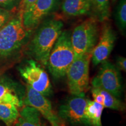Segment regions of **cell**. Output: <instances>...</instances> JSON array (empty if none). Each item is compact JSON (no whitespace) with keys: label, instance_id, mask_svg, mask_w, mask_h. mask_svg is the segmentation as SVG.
<instances>
[{"label":"cell","instance_id":"cell-1","mask_svg":"<svg viewBox=\"0 0 126 126\" xmlns=\"http://www.w3.org/2000/svg\"><path fill=\"white\" fill-rule=\"evenodd\" d=\"M64 27L61 20L49 19L43 20L36 28L34 35L29 41L27 53L42 65L47 67L52 48Z\"/></svg>","mask_w":126,"mask_h":126},{"label":"cell","instance_id":"cell-2","mask_svg":"<svg viewBox=\"0 0 126 126\" xmlns=\"http://www.w3.org/2000/svg\"><path fill=\"white\" fill-rule=\"evenodd\" d=\"M32 32L25 28L20 10L0 29V58L7 59L16 54L28 43Z\"/></svg>","mask_w":126,"mask_h":126},{"label":"cell","instance_id":"cell-3","mask_svg":"<svg viewBox=\"0 0 126 126\" xmlns=\"http://www.w3.org/2000/svg\"><path fill=\"white\" fill-rule=\"evenodd\" d=\"M71 34L68 31L61 32L48 57L47 67L52 77L57 79L65 77L68 69L74 60Z\"/></svg>","mask_w":126,"mask_h":126},{"label":"cell","instance_id":"cell-4","mask_svg":"<svg viewBox=\"0 0 126 126\" xmlns=\"http://www.w3.org/2000/svg\"><path fill=\"white\" fill-rule=\"evenodd\" d=\"M99 39V30L96 18H90L76 26L71 40L74 52V59L92 53Z\"/></svg>","mask_w":126,"mask_h":126},{"label":"cell","instance_id":"cell-5","mask_svg":"<svg viewBox=\"0 0 126 126\" xmlns=\"http://www.w3.org/2000/svg\"><path fill=\"white\" fill-rule=\"evenodd\" d=\"M92 53L75 59L66 75L69 91L72 95L85 96L89 88V65Z\"/></svg>","mask_w":126,"mask_h":126},{"label":"cell","instance_id":"cell-6","mask_svg":"<svg viewBox=\"0 0 126 126\" xmlns=\"http://www.w3.org/2000/svg\"><path fill=\"white\" fill-rule=\"evenodd\" d=\"M21 77L28 85L46 97L52 94V86L46 72L38 62L28 60L18 68Z\"/></svg>","mask_w":126,"mask_h":126},{"label":"cell","instance_id":"cell-7","mask_svg":"<svg viewBox=\"0 0 126 126\" xmlns=\"http://www.w3.org/2000/svg\"><path fill=\"white\" fill-rule=\"evenodd\" d=\"M100 64L97 75L91 82L92 86L106 90L119 98L122 93L120 71L114 64L107 60Z\"/></svg>","mask_w":126,"mask_h":126},{"label":"cell","instance_id":"cell-8","mask_svg":"<svg viewBox=\"0 0 126 126\" xmlns=\"http://www.w3.org/2000/svg\"><path fill=\"white\" fill-rule=\"evenodd\" d=\"M85 96L72 95L60 106L58 114L64 122L74 126H89L85 116L88 102Z\"/></svg>","mask_w":126,"mask_h":126},{"label":"cell","instance_id":"cell-9","mask_svg":"<svg viewBox=\"0 0 126 126\" xmlns=\"http://www.w3.org/2000/svg\"><path fill=\"white\" fill-rule=\"evenodd\" d=\"M23 105L37 109L51 126H66L64 121L53 109L51 102L28 85L26 86Z\"/></svg>","mask_w":126,"mask_h":126},{"label":"cell","instance_id":"cell-10","mask_svg":"<svg viewBox=\"0 0 126 126\" xmlns=\"http://www.w3.org/2000/svg\"><path fill=\"white\" fill-rule=\"evenodd\" d=\"M61 0H37L31 7L22 12L25 28L33 31L47 16L58 9Z\"/></svg>","mask_w":126,"mask_h":126},{"label":"cell","instance_id":"cell-11","mask_svg":"<svg viewBox=\"0 0 126 126\" xmlns=\"http://www.w3.org/2000/svg\"><path fill=\"white\" fill-rule=\"evenodd\" d=\"M116 34L109 24L106 23L102 28L99 41L92 53L91 60L94 65L96 66L106 61L114 48Z\"/></svg>","mask_w":126,"mask_h":126},{"label":"cell","instance_id":"cell-12","mask_svg":"<svg viewBox=\"0 0 126 126\" xmlns=\"http://www.w3.org/2000/svg\"><path fill=\"white\" fill-rule=\"evenodd\" d=\"M25 91L21 85L8 77H0V103L13 104L22 108Z\"/></svg>","mask_w":126,"mask_h":126},{"label":"cell","instance_id":"cell-13","mask_svg":"<svg viewBox=\"0 0 126 126\" xmlns=\"http://www.w3.org/2000/svg\"><path fill=\"white\" fill-rule=\"evenodd\" d=\"M91 92L94 101L102 105L104 108L117 111L125 110V105L120 99L108 91L100 88L92 87Z\"/></svg>","mask_w":126,"mask_h":126},{"label":"cell","instance_id":"cell-14","mask_svg":"<svg viewBox=\"0 0 126 126\" xmlns=\"http://www.w3.org/2000/svg\"><path fill=\"white\" fill-rule=\"evenodd\" d=\"M91 0H63L61 9L69 16L88 15L92 11Z\"/></svg>","mask_w":126,"mask_h":126},{"label":"cell","instance_id":"cell-15","mask_svg":"<svg viewBox=\"0 0 126 126\" xmlns=\"http://www.w3.org/2000/svg\"><path fill=\"white\" fill-rule=\"evenodd\" d=\"M22 108L15 126H42V114L37 109L28 105Z\"/></svg>","mask_w":126,"mask_h":126},{"label":"cell","instance_id":"cell-16","mask_svg":"<svg viewBox=\"0 0 126 126\" xmlns=\"http://www.w3.org/2000/svg\"><path fill=\"white\" fill-rule=\"evenodd\" d=\"M104 108L100 104L88 99L85 109V116L89 126H103L101 119Z\"/></svg>","mask_w":126,"mask_h":126},{"label":"cell","instance_id":"cell-17","mask_svg":"<svg viewBox=\"0 0 126 126\" xmlns=\"http://www.w3.org/2000/svg\"><path fill=\"white\" fill-rule=\"evenodd\" d=\"M19 108L13 104L0 103V120L7 126L15 124L19 115Z\"/></svg>","mask_w":126,"mask_h":126},{"label":"cell","instance_id":"cell-18","mask_svg":"<svg viewBox=\"0 0 126 126\" xmlns=\"http://www.w3.org/2000/svg\"><path fill=\"white\" fill-rule=\"evenodd\" d=\"M96 19L100 22L108 19L110 15V0H91Z\"/></svg>","mask_w":126,"mask_h":126},{"label":"cell","instance_id":"cell-19","mask_svg":"<svg viewBox=\"0 0 126 126\" xmlns=\"http://www.w3.org/2000/svg\"><path fill=\"white\" fill-rule=\"evenodd\" d=\"M116 23L123 34H125L126 30V0H120L116 8L114 14Z\"/></svg>","mask_w":126,"mask_h":126},{"label":"cell","instance_id":"cell-20","mask_svg":"<svg viewBox=\"0 0 126 126\" xmlns=\"http://www.w3.org/2000/svg\"><path fill=\"white\" fill-rule=\"evenodd\" d=\"M22 0H0V8L12 11L21 4Z\"/></svg>","mask_w":126,"mask_h":126},{"label":"cell","instance_id":"cell-21","mask_svg":"<svg viewBox=\"0 0 126 126\" xmlns=\"http://www.w3.org/2000/svg\"><path fill=\"white\" fill-rule=\"evenodd\" d=\"M13 16L12 11L0 8V29L4 26Z\"/></svg>","mask_w":126,"mask_h":126},{"label":"cell","instance_id":"cell-22","mask_svg":"<svg viewBox=\"0 0 126 126\" xmlns=\"http://www.w3.org/2000/svg\"><path fill=\"white\" fill-rule=\"evenodd\" d=\"M118 70L123 71H126V59L123 57H118L116 59V63L115 64Z\"/></svg>","mask_w":126,"mask_h":126},{"label":"cell","instance_id":"cell-23","mask_svg":"<svg viewBox=\"0 0 126 126\" xmlns=\"http://www.w3.org/2000/svg\"><path fill=\"white\" fill-rule=\"evenodd\" d=\"M37 0H22V2L21 3L22 9L20 10L22 11H25L26 9H28L34 4Z\"/></svg>","mask_w":126,"mask_h":126}]
</instances>
